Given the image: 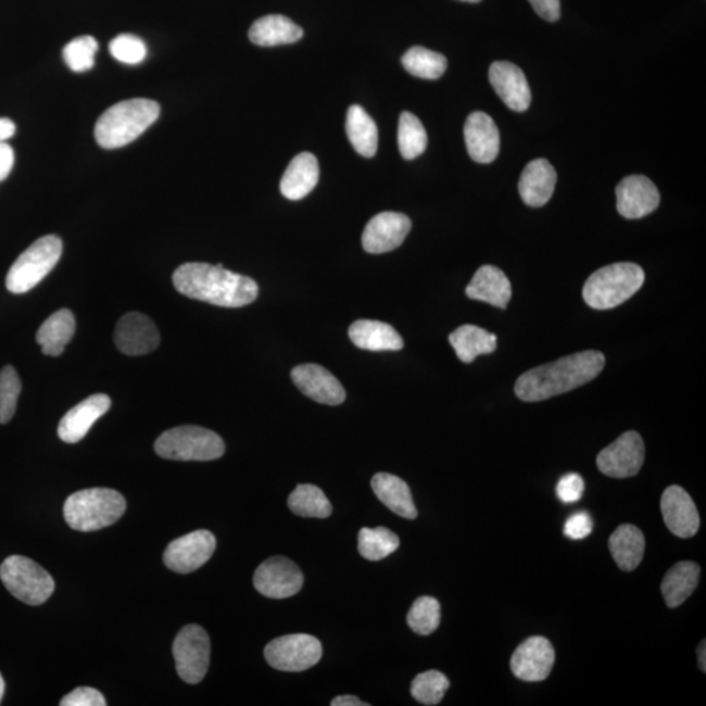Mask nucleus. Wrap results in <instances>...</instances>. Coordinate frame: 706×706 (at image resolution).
<instances>
[{
    "mask_svg": "<svg viewBox=\"0 0 706 706\" xmlns=\"http://www.w3.org/2000/svg\"><path fill=\"white\" fill-rule=\"evenodd\" d=\"M323 644L314 635L287 634L266 646L267 664L276 670L300 672L312 669L323 658Z\"/></svg>",
    "mask_w": 706,
    "mask_h": 706,
    "instance_id": "1a4fd4ad",
    "label": "nucleus"
},
{
    "mask_svg": "<svg viewBox=\"0 0 706 706\" xmlns=\"http://www.w3.org/2000/svg\"><path fill=\"white\" fill-rule=\"evenodd\" d=\"M114 342L127 356H141L155 351L160 344V332L153 320L144 314H125L115 327Z\"/></svg>",
    "mask_w": 706,
    "mask_h": 706,
    "instance_id": "2eb2a0df",
    "label": "nucleus"
},
{
    "mask_svg": "<svg viewBox=\"0 0 706 706\" xmlns=\"http://www.w3.org/2000/svg\"><path fill=\"white\" fill-rule=\"evenodd\" d=\"M304 585V576L290 558L269 557L254 573L256 592L272 600H286L297 595Z\"/></svg>",
    "mask_w": 706,
    "mask_h": 706,
    "instance_id": "9b49d317",
    "label": "nucleus"
},
{
    "mask_svg": "<svg viewBox=\"0 0 706 706\" xmlns=\"http://www.w3.org/2000/svg\"><path fill=\"white\" fill-rule=\"evenodd\" d=\"M400 538L387 528H364L358 532V552L369 562H380L400 549Z\"/></svg>",
    "mask_w": 706,
    "mask_h": 706,
    "instance_id": "e433bc0d",
    "label": "nucleus"
},
{
    "mask_svg": "<svg viewBox=\"0 0 706 706\" xmlns=\"http://www.w3.org/2000/svg\"><path fill=\"white\" fill-rule=\"evenodd\" d=\"M371 488L378 500L395 515L407 519L417 517L413 494L406 481L395 475L380 472L371 479Z\"/></svg>",
    "mask_w": 706,
    "mask_h": 706,
    "instance_id": "bb28decb",
    "label": "nucleus"
},
{
    "mask_svg": "<svg viewBox=\"0 0 706 706\" xmlns=\"http://www.w3.org/2000/svg\"><path fill=\"white\" fill-rule=\"evenodd\" d=\"M288 506L294 515L305 518H327L331 516L332 506L320 488L313 484H300L290 497Z\"/></svg>",
    "mask_w": 706,
    "mask_h": 706,
    "instance_id": "72a5a7b5",
    "label": "nucleus"
},
{
    "mask_svg": "<svg viewBox=\"0 0 706 706\" xmlns=\"http://www.w3.org/2000/svg\"><path fill=\"white\" fill-rule=\"evenodd\" d=\"M465 141L468 155L475 163L490 164L500 152V133L490 115L474 112L465 125Z\"/></svg>",
    "mask_w": 706,
    "mask_h": 706,
    "instance_id": "4be33fe9",
    "label": "nucleus"
},
{
    "mask_svg": "<svg viewBox=\"0 0 706 706\" xmlns=\"http://www.w3.org/2000/svg\"><path fill=\"white\" fill-rule=\"evenodd\" d=\"M63 243L60 237L43 236L25 250L10 268L5 287L12 293H27L47 278L60 262Z\"/></svg>",
    "mask_w": 706,
    "mask_h": 706,
    "instance_id": "0eeeda50",
    "label": "nucleus"
},
{
    "mask_svg": "<svg viewBox=\"0 0 706 706\" xmlns=\"http://www.w3.org/2000/svg\"><path fill=\"white\" fill-rule=\"evenodd\" d=\"M605 365L606 357L600 351L572 353L526 371L516 382V394L524 402L550 400L595 380Z\"/></svg>",
    "mask_w": 706,
    "mask_h": 706,
    "instance_id": "f03ea898",
    "label": "nucleus"
},
{
    "mask_svg": "<svg viewBox=\"0 0 706 706\" xmlns=\"http://www.w3.org/2000/svg\"><path fill=\"white\" fill-rule=\"evenodd\" d=\"M98 50L99 43L92 36L76 37L63 49L64 62L74 73H86L94 66Z\"/></svg>",
    "mask_w": 706,
    "mask_h": 706,
    "instance_id": "ea45409f",
    "label": "nucleus"
},
{
    "mask_svg": "<svg viewBox=\"0 0 706 706\" xmlns=\"http://www.w3.org/2000/svg\"><path fill=\"white\" fill-rule=\"evenodd\" d=\"M369 704L362 702L356 696L345 695L332 699L331 706H368Z\"/></svg>",
    "mask_w": 706,
    "mask_h": 706,
    "instance_id": "8fccbe9b",
    "label": "nucleus"
},
{
    "mask_svg": "<svg viewBox=\"0 0 706 706\" xmlns=\"http://www.w3.org/2000/svg\"><path fill=\"white\" fill-rule=\"evenodd\" d=\"M112 401L106 394H94L71 408L58 427V436L67 444H76L86 438L96 421L111 409Z\"/></svg>",
    "mask_w": 706,
    "mask_h": 706,
    "instance_id": "412c9836",
    "label": "nucleus"
},
{
    "mask_svg": "<svg viewBox=\"0 0 706 706\" xmlns=\"http://www.w3.org/2000/svg\"><path fill=\"white\" fill-rule=\"evenodd\" d=\"M301 393L311 400L329 406H339L345 401V390L338 378L317 364H304L291 374Z\"/></svg>",
    "mask_w": 706,
    "mask_h": 706,
    "instance_id": "a211bd4d",
    "label": "nucleus"
},
{
    "mask_svg": "<svg viewBox=\"0 0 706 706\" xmlns=\"http://www.w3.org/2000/svg\"><path fill=\"white\" fill-rule=\"evenodd\" d=\"M176 290L189 299L223 307H242L254 303L260 287L252 278L209 263H185L173 274Z\"/></svg>",
    "mask_w": 706,
    "mask_h": 706,
    "instance_id": "f257e3e1",
    "label": "nucleus"
},
{
    "mask_svg": "<svg viewBox=\"0 0 706 706\" xmlns=\"http://www.w3.org/2000/svg\"><path fill=\"white\" fill-rule=\"evenodd\" d=\"M537 14L547 22H557L560 18V0H529Z\"/></svg>",
    "mask_w": 706,
    "mask_h": 706,
    "instance_id": "49530a36",
    "label": "nucleus"
},
{
    "mask_svg": "<svg viewBox=\"0 0 706 706\" xmlns=\"http://www.w3.org/2000/svg\"><path fill=\"white\" fill-rule=\"evenodd\" d=\"M459 2L479 3V2H481V0H459Z\"/></svg>",
    "mask_w": 706,
    "mask_h": 706,
    "instance_id": "864d4df0",
    "label": "nucleus"
},
{
    "mask_svg": "<svg viewBox=\"0 0 706 706\" xmlns=\"http://www.w3.org/2000/svg\"><path fill=\"white\" fill-rule=\"evenodd\" d=\"M155 451L165 459L207 462L223 457L226 444L219 434L210 429L182 426L160 436Z\"/></svg>",
    "mask_w": 706,
    "mask_h": 706,
    "instance_id": "423d86ee",
    "label": "nucleus"
},
{
    "mask_svg": "<svg viewBox=\"0 0 706 706\" xmlns=\"http://www.w3.org/2000/svg\"><path fill=\"white\" fill-rule=\"evenodd\" d=\"M585 491V483L579 474L565 475L556 487L557 497L565 504L579 502Z\"/></svg>",
    "mask_w": 706,
    "mask_h": 706,
    "instance_id": "37998d69",
    "label": "nucleus"
},
{
    "mask_svg": "<svg viewBox=\"0 0 706 706\" xmlns=\"http://www.w3.org/2000/svg\"><path fill=\"white\" fill-rule=\"evenodd\" d=\"M608 547L618 567L625 572H632L643 562L645 537L635 526L621 525L609 538Z\"/></svg>",
    "mask_w": 706,
    "mask_h": 706,
    "instance_id": "c85d7f7f",
    "label": "nucleus"
},
{
    "mask_svg": "<svg viewBox=\"0 0 706 706\" xmlns=\"http://www.w3.org/2000/svg\"><path fill=\"white\" fill-rule=\"evenodd\" d=\"M441 622L440 602L433 596H420L407 614V625L417 634L429 635Z\"/></svg>",
    "mask_w": 706,
    "mask_h": 706,
    "instance_id": "4c0bfd02",
    "label": "nucleus"
},
{
    "mask_svg": "<svg viewBox=\"0 0 706 706\" xmlns=\"http://www.w3.org/2000/svg\"><path fill=\"white\" fill-rule=\"evenodd\" d=\"M645 445L638 432L622 433L612 445L603 449L596 457L602 474L609 478H631L644 465Z\"/></svg>",
    "mask_w": 706,
    "mask_h": 706,
    "instance_id": "f8f14e48",
    "label": "nucleus"
},
{
    "mask_svg": "<svg viewBox=\"0 0 706 706\" xmlns=\"http://www.w3.org/2000/svg\"><path fill=\"white\" fill-rule=\"evenodd\" d=\"M16 125L9 118H0V143L14 137Z\"/></svg>",
    "mask_w": 706,
    "mask_h": 706,
    "instance_id": "09e8293b",
    "label": "nucleus"
},
{
    "mask_svg": "<svg viewBox=\"0 0 706 706\" xmlns=\"http://www.w3.org/2000/svg\"><path fill=\"white\" fill-rule=\"evenodd\" d=\"M593 531V519L585 512L576 513L564 526V534L575 541L585 539Z\"/></svg>",
    "mask_w": 706,
    "mask_h": 706,
    "instance_id": "a18cd8bd",
    "label": "nucleus"
},
{
    "mask_svg": "<svg viewBox=\"0 0 706 706\" xmlns=\"http://www.w3.org/2000/svg\"><path fill=\"white\" fill-rule=\"evenodd\" d=\"M659 202L657 186L645 176H628L616 186V209L626 219H641L652 214Z\"/></svg>",
    "mask_w": 706,
    "mask_h": 706,
    "instance_id": "f3484780",
    "label": "nucleus"
},
{
    "mask_svg": "<svg viewBox=\"0 0 706 706\" xmlns=\"http://www.w3.org/2000/svg\"><path fill=\"white\" fill-rule=\"evenodd\" d=\"M664 521L673 535L691 538L699 528V516L695 503L682 487L671 486L660 500Z\"/></svg>",
    "mask_w": 706,
    "mask_h": 706,
    "instance_id": "aec40b11",
    "label": "nucleus"
},
{
    "mask_svg": "<svg viewBox=\"0 0 706 706\" xmlns=\"http://www.w3.org/2000/svg\"><path fill=\"white\" fill-rule=\"evenodd\" d=\"M303 36L304 30L291 18L282 15L263 16L254 22L249 30L250 41L265 48L294 43L300 41Z\"/></svg>",
    "mask_w": 706,
    "mask_h": 706,
    "instance_id": "cd10ccee",
    "label": "nucleus"
},
{
    "mask_svg": "<svg viewBox=\"0 0 706 706\" xmlns=\"http://www.w3.org/2000/svg\"><path fill=\"white\" fill-rule=\"evenodd\" d=\"M64 519L71 529L98 531L117 522L126 512V500L109 488H89L71 494L64 503Z\"/></svg>",
    "mask_w": 706,
    "mask_h": 706,
    "instance_id": "20e7f679",
    "label": "nucleus"
},
{
    "mask_svg": "<svg viewBox=\"0 0 706 706\" xmlns=\"http://www.w3.org/2000/svg\"><path fill=\"white\" fill-rule=\"evenodd\" d=\"M61 706H105V697L100 691L79 686L62 698Z\"/></svg>",
    "mask_w": 706,
    "mask_h": 706,
    "instance_id": "c03bdc74",
    "label": "nucleus"
},
{
    "mask_svg": "<svg viewBox=\"0 0 706 706\" xmlns=\"http://www.w3.org/2000/svg\"><path fill=\"white\" fill-rule=\"evenodd\" d=\"M115 60L125 64H139L146 60L147 48L143 40L134 35H119L109 45Z\"/></svg>",
    "mask_w": 706,
    "mask_h": 706,
    "instance_id": "79ce46f5",
    "label": "nucleus"
},
{
    "mask_svg": "<svg viewBox=\"0 0 706 706\" xmlns=\"http://www.w3.org/2000/svg\"><path fill=\"white\" fill-rule=\"evenodd\" d=\"M461 362L470 364L480 355H490L497 346V337L481 327L464 325L449 337Z\"/></svg>",
    "mask_w": 706,
    "mask_h": 706,
    "instance_id": "2f4dec72",
    "label": "nucleus"
},
{
    "mask_svg": "<svg viewBox=\"0 0 706 706\" xmlns=\"http://www.w3.org/2000/svg\"><path fill=\"white\" fill-rule=\"evenodd\" d=\"M76 320L73 312L61 310L51 314L36 333L37 343L48 356H61L66 345L73 339Z\"/></svg>",
    "mask_w": 706,
    "mask_h": 706,
    "instance_id": "c756f323",
    "label": "nucleus"
},
{
    "mask_svg": "<svg viewBox=\"0 0 706 706\" xmlns=\"http://www.w3.org/2000/svg\"><path fill=\"white\" fill-rule=\"evenodd\" d=\"M160 105L149 99L118 102L101 115L94 127V138L105 150L121 149L133 143L147 128L155 124Z\"/></svg>",
    "mask_w": 706,
    "mask_h": 706,
    "instance_id": "7ed1b4c3",
    "label": "nucleus"
},
{
    "mask_svg": "<svg viewBox=\"0 0 706 706\" xmlns=\"http://www.w3.org/2000/svg\"><path fill=\"white\" fill-rule=\"evenodd\" d=\"M345 131L358 155L374 157L378 146L375 121L361 105H352L346 112Z\"/></svg>",
    "mask_w": 706,
    "mask_h": 706,
    "instance_id": "473e14b6",
    "label": "nucleus"
},
{
    "mask_svg": "<svg viewBox=\"0 0 706 706\" xmlns=\"http://www.w3.org/2000/svg\"><path fill=\"white\" fill-rule=\"evenodd\" d=\"M22 381L11 365L0 370V424H8L16 413Z\"/></svg>",
    "mask_w": 706,
    "mask_h": 706,
    "instance_id": "a19ab883",
    "label": "nucleus"
},
{
    "mask_svg": "<svg viewBox=\"0 0 706 706\" xmlns=\"http://www.w3.org/2000/svg\"><path fill=\"white\" fill-rule=\"evenodd\" d=\"M555 658V650L550 641L542 635H532L513 653L510 669L524 682H542L554 669Z\"/></svg>",
    "mask_w": 706,
    "mask_h": 706,
    "instance_id": "4468645a",
    "label": "nucleus"
},
{
    "mask_svg": "<svg viewBox=\"0 0 706 706\" xmlns=\"http://www.w3.org/2000/svg\"><path fill=\"white\" fill-rule=\"evenodd\" d=\"M210 653L207 632L196 625L184 627L173 643V657L179 678L189 684L201 683L209 671Z\"/></svg>",
    "mask_w": 706,
    "mask_h": 706,
    "instance_id": "9d476101",
    "label": "nucleus"
},
{
    "mask_svg": "<svg viewBox=\"0 0 706 706\" xmlns=\"http://www.w3.org/2000/svg\"><path fill=\"white\" fill-rule=\"evenodd\" d=\"M319 179V165L310 152L300 153L292 160L280 181L281 194L291 201H300L316 188Z\"/></svg>",
    "mask_w": 706,
    "mask_h": 706,
    "instance_id": "393cba45",
    "label": "nucleus"
},
{
    "mask_svg": "<svg viewBox=\"0 0 706 706\" xmlns=\"http://www.w3.org/2000/svg\"><path fill=\"white\" fill-rule=\"evenodd\" d=\"M0 579L9 592L29 606H40L54 593L55 582L31 558L12 555L0 565Z\"/></svg>",
    "mask_w": 706,
    "mask_h": 706,
    "instance_id": "6e6552de",
    "label": "nucleus"
},
{
    "mask_svg": "<svg viewBox=\"0 0 706 706\" xmlns=\"http://www.w3.org/2000/svg\"><path fill=\"white\" fill-rule=\"evenodd\" d=\"M556 181V171L547 160H532L519 178V196L530 207H543L554 194Z\"/></svg>",
    "mask_w": 706,
    "mask_h": 706,
    "instance_id": "5701e85b",
    "label": "nucleus"
},
{
    "mask_svg": "<svg viewBox=\"0 0 706 706\" xmlns=\"http://www.w3.org/2000/svg\"><path fill=\"white\" fill-rule=\"evenodd\" d=\"M466 294L472 300L506 310L512 298V286L502 269L487 265L475 273L466 288Z\"/></svg>",
    "mask_w": 706,
    "mask_h": 706,
    "instance_id": "b1692460",
    "label": "nucleus"
},
{
    "mask_svg": "<svg viewBox=\"0 0 706 706\" xmlns=\"http://www.w3.org/2000/svg\"><path fill=\"white\" fill-rule=\"evenodd\" d=\"M705 640L703 641L702 644H699L698 650H697V656H698V667L699 670L705 672L706 670V660H705Z\"/></svg>",
    "mask_w": 706,
    "mask_h": 706,
    "instance_id": "3c124183",
    "label": "nucleus"
},
{
    "mask_svg": "<svg viewBox=\"0 0 706 706\" xmlns=\"http://www.w3.org/2000/svg\"><path fill=\"white\" fill-rule=\"evenodd\" d=\"M398 146L401 155L406 160H414L427 150L428 135L419 118L409 112H403L398 127Z\"/></svg>",
    "mask_w": 706,
    "mask_h": 706,
    "instance_id": "c9c22d12",
    "label": "nucleus"
},
{
    "mask_svg": "<svg viewBox=\"0 0 706 706\" xmlns=\"http://www.w3.org/2000/svg\"><path fill=\"white\" fill-rule=\"evenodd\" d=\"M4 690H5V683L2 673H0V702H2V698L4 696Z\"/></svg>",
    "mask_w": 706,
    "mask_h": 706,
    "instance_id": "603ef678",
    "label": "nucleus"
},
{
    "mask_svg": "<svg viewBox=\"0 0 706 706\" xmlns=\"http://www.w3.org/2000/svg\"><path fill=\"white\" fill-rule=\"evenodd\" d=\"M451 682L444 673L436 670L421 672L411 684V695L423 705L433 706L441 703Z\"/></svg>",
    "mask_w": 706,
    "mask_h": 706,
    "instance_id": "58836bf2",
    "label": "nucleus"
},
{
    "mask_svg": "<svg viewBox=\"0 0 706 706\" xmlns=\"http://www.w3.org/2000/svg\"><path fill=\"white\" fill-rule=\"evenodd\" d=\"M411 220L400 212H382L371 217L363 234V248L370 254H382L400 248L409 234Z\"/></svg>",
    "mask_w": 706,
    "mask_h": 706,
    "instance_id": "dca6fc26",
    "label": "nucleus"
},
{
    "mask_svg": "<svg viewBox=\"0 0 706 706\" xmlns=\"http://www.w3.org/2000/svg\"><path fill=\"white\" fill-rule=\"evenodd\" d=\"M402 64L411 75L427 80L440 79L447 68L445 55L423 47L411 48L402 56Z\"/></svg>",
    "mask_w": 706,
    "mask_h": 706,
    "instance_id": "f704fd0d",
    "label": "nucleus"
},
{
    "mask_svg": "<svg viewBox=\"0 0 706 706\" xmlns=\"http://www.w3.org/2000/svg\"><path fill=\"white\" fill-rule=\"evenodd\" d=\"M702 569L693 562H680L666 573L663 581L664 598L670 608H677L690 598L698 585Z\"/></svg>",
    "mask_w": 706,
    "mask_h": 706,
    "instance_id": "7c9ffc66",
    "label": "nucleus"
},
{
    "mask_svg": "<svg viewBox=\"0 0 706 706\" xmlns=\"http://www.w3.org/2000/svg\"><path fill=\"white\" fill-rule=\"evenodd\" d=\"M349 333L352 343L365 351H400L404 345L394 327L380 320H356L351 325Z\"/></svg>",
    "mask_w": 706,
    "mask_h": 706,
    "instance_id": "a878e982",
    "label": "nucleus"
},
{
    "mask_svg": "<svg viewBox=\"0 0 706 706\" xmlns=\"http://www.w3.org/2000/svg\"><path fill=\"white\" fill-rule=\"evenodd\" d=\"M215 550V535L198 530L173 541L164 552V563L173 572L188 575L203 567Z\"/></svg>",
    "mask_w": 706,
    "mask_h": 706,
    "instance_id": "ddd939ff",
    "label": "nucleus"
},
{
    "mask_svg": "<svg viewBox=\"0 0 706 706\" xmlns=\"http://www.w3.org/2000/svg\"><path fill=\"white\" fill-rule=\"evenodd\" d=\"M490 83L504 104L515 112L528 111L531 91L524 71L510 62L491 64Z\"/></svg>",
    "mask_w": 706,
    "mask_h": 706,
    "instance_id": "6ab92c4d",
    "label": "nucleus"
},
{
    "mask_svg": "<svg viewBox=\"0 0 706 706\" xmlns=\"http://www.w3.org/2000/svg\"><path fill=\"white\" fill-rule=\"evenodd\" d=\"M15 164V152L5 141L0 143V182L10 176Z\"/></svg>",
    "mask_w": 706,
    "mask_h": 706,
    "instance_id": "de8ad7c7",
    "label": "nucleus"
},
{
    "mask_svg": "<svg viewBox=\"0 0 706 706\" xmlns=\"http://www.w3.org/2000/svg\"><path fill=\"white\" fill-rule=\"evenodd\" d=\"M644 280V269L635 263H614L590 276L583 286V300L593 310H613L638 293Z\"/></svg>",
    "mask_w": 706,
    "mask_h": 706,
    "instance_id": "39448f33",
    "label": "nucleus"
}]
</instances>
